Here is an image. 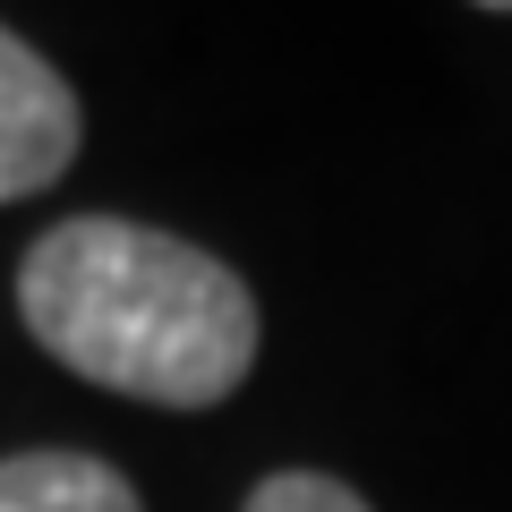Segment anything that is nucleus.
<instances>
[{"instance_id": "f03ea898", "label": "nucleus", "mask_w": 512, "mask_h": 512, "mask_svg": "<svg viewBox=\"0 0 512 512\" xmlns=\"http://www.w3.org/2000/svg\"><path fill=\"white\" fill-rule=\"evenodd\" d=\"M77 163V94L26 35L0 26V205L52 188Z\"/></svg>"}, {"instance_id": "20e7f679", "label": "nucleus", "mask_w": 512, "mask_h": 512, "mask_svg": "<svg viewBox=\"0 0 512 512\" xmlns=\"http://www.w3.org/2000/svg\"><path fill=\"white\" fill-rule=\"evenodd\" d=\"M248 512H367V504L325 470H282V478H265V487L248 495Z\"/></svg>"}, {"instance_id": "f257e3e1", "label": "nucleus", "mask_w": 512, "mask_h": 512, "mask_svg": "<svg viewBox=\"0 0 512 512\" xmlns=\"http://www.w3.org/2000/svg\"><path fill=\"white\" fill-rule=\"evenodd\" d=\"M18 308L35 342L128 402L205 410L256 367V299L222 256L120 214L60 222L26 248Z\"/></svg>"}, {"instance_id": "39448f33", "label": "nucleus", "mask_w": 512, "mask_h": 512, "mask_svg": "<svg viewBox=\"0 0 512 512\" xmlns=\"http://www.w3.org/2000/svg\"><path fill=\"white\" fill-rule=\"evenodd\" d=\"M478 9H512V0H478Z\"/></svg>"}, {"instance_id": "7ed1b4c3", "label": "nucleus", "mask_w": 512, "mask_h": 512, "mask_svg": "<svg viewBox=\"0 0 512 512\" xmlns=\"http://www.w3.org/2000/svg\"><path fill=\"white\" fill-rule=\"evenodd\" d=\"M0 512H146V504L94 453H18L0 461Z\"/></svg>"}]
</instances>
